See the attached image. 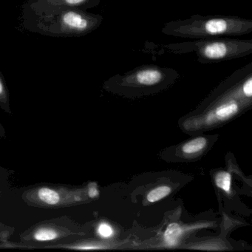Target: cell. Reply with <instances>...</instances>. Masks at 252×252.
<instances>
[{"label":"cell","instance_id":"obj_3","mask_svg":"<svg viewBox=\"0 0 252 252\" xmlns=\"http://www.w3.org/2000/svg\"><path fill=\"white\" fill-rule=\"evenodd\" d=\"M163 48L178 55L194 53L199 63L212 64L250 55L252 54V40L226 37L195 39L166 44Z\"/></svg>","mask_w":252,"mask_h":252},{"label":"cell","instance_id":"obj_15","mask_svg":"<svg viewBox=\"0 0 252 252\" xmlns=\"http://www.w3.org/2000/svg\"><path fill=\"white\" fill-rule=\"evenodd\" d=\"M98 234L102 237H109L113 234V229L111 226L106 222H101L98 225Z\"/></svg>","mask_w":252,"mask_h":252},{"label":"cell","instance_id":"obj_16","mask_svg":"<svg viewBox=\"0 0 252 252\" xmlns=\"http://www.w3.org/2000/svg\"><path fill=\"white\" fill-rule=\"evenodd\" d=\"M87 194L89 199H95L98 197L99 194V191L98 189V187L95 183H91L87 187Z\"/></svg>","mask_w":252,"mask_h":252},{"label":"cell","instance_id":"obj_9","mask_svg":"<svg viewBox=\"0 0 252 252\" xmlns=\"http://www.w3.org/2000/svg\"><path fill=\"white\" fill-rule=\"evenodd\" d=\"M0 108L8 114H12L10 104V92L3 74L0 70Z\"/></svg>","mask_w":252,"mask_h":252},{"label":"cell","instance_id":"obj_7","mask_svg":"<svg viewBox=\"0 0 252 252\" xmlns=\"http://www.w3.org/2000/svg\"><path fill=\"white\" fill-rule=\"evenodd\" d=\"M103 0H27L23 5V13L36 15L51 14L64 9L88 11L98 6Z\"/></svg>","mask_w":252,"mask_h":252},{"label":"cell","instance_id":"obj_1","mask_svg":"<svg viewBox=\"0 0 252 252\" xmlns=\"http://www.w3.org/2000/svg\"><path fill=\"white\" fill-rule=\"evenodd\" d=\"M104 17L81 9H64L36 15L23 13V26L32 33L51 37H82L100 27Z\"/></svg>","mask_w":252,"mask_h":252},{"label":"cell","instance_id":"obj_13","mask_svg":"<svg viewBox=\"0 0 252 252\" xmlns=\"http://www.w3.org/2000/svg\"><path fill=\"white\" fill-rule=\"evenodd\" d=\"M171 189L167 186H163L159 187L155 189L152 190L148 195H147V200L149 202L154 203V202L158 201L161 200L163 197H166L168 194H170Z\"/></svg>","mask_w":252,"mask_h":252},{"label":"cell","instance_id":"obj_18","mask_svg":"<svg viewBox=\"0 0 252 252\" xmlns=\"http://www.w3.org/2000/svg\"><path fill=\"white\" fill-rule=\"evenodd\" d=\"M1 196H2V192H1V190H0V198H1Z\"/></svg>","mask_w":252,"mask_h":252},{"label":"cell","instance_id":"obj_5","mask_svg":"<svg viewBox=\"0 0 252 252\" xmlns=\"http://www.w3.org/2000/svg\"><path fill=\"white\" fill-rule=\"evenodd\" d=\"M83 234V228L77 222L67 215H63L33 224L20 233V240L32 249H45L51 245L69 242L72 237Z\"/></svg>","mask_w":252,"mask_h":252},{"label":"cell","instance_id":"obj_6","mask_svg":"<svg viewBox=\"0 0 252 252\" xmlns=\"http://www.w3.org/2000/svg\"><path fill=\"white\" fill-rule=\"evenodd\" d=\"M178 76L179 73L172 67L144 64L125 74L116 75L106 85L123 89H158L172 83Z\"/></svg>","mask_w":252,"mask_h":252},{"label":"cell","instance_id":"obj_10","mask_svg":"<svg viewBox=\"0 0 252 252\" xmlns=\"http://www.w3.org/2000/svg\"><path fill=\"white\" fill-rule=\"evenodd\" d=\"M206 144L207 140L200 137L189 141L183 147L182 150L186 154H194L203 150L206 147Z\"/></svg>","mask_w":252,"mask_h":252},{"label":"cell","instance_id":"obj_4","mask_svg":"<svg viewBox=\"0 0 252 252\" xmlns=\"http://www.w3.org/2000/svg\"><path fill=\"white\" fill-rule=\"evenodd\" d=\"M21 198L29 206L45 209L71 207L89 200L87 187L53 184L32 186L23 191Z\"/></svg>","mask_w":252,"mask_h":252},{"label":"cell","instance_id":"obj_12","mask_svg":"<svg viewBox=\"0 0 252 252\" xmlns=\"http://www.w3.org/2000/svg\"><path fill=\"white\" fill-rule=\"evenodd\" d=\"M181 234V228L178 223L170 224L165 232V241L169 246H175L178 243Z\"/></svg>","mask_w":252,"mask_h":252},{"label":"cell","instance_id":"obj_19","mask_svg":"<svg viewBox=\"0 0 252 252\" xmlns=\"http://www.w3.org/2000/svg\"><path fill=\"white\" fill-rule=\"evenodd\" d=\"M0 1H1V0H0Z\"/></svg>","mask_w":252,"mask_h":252},{"label":"cell","instance_id":"obj_2","mask_svg":"<svg viewBox=\"0 0 252 252\" xmlns=\"http://www.w3.org/2000/svg\"><path fill=\"white\" fill-rule=\"evenodd\" d=\"M161 32L166 36L191 39L240 36L252 33V20L234 16L194 14L165 23Z\"/></svg>","mask_w":252,"mask_h":252},{"label":"cell","instance_id":"obj_17","mask_svg":"<svg viewBox=\"0 0 252 252\" xmlns=\"http://www.w3.org/2000/svg\"><path fill=\"white\" fill-rule=\"evenodd\" d=\"M6 138V131L2 125V122L0 120V138Z\"/></svg>","mask_w":252,"mask_h":252},{"label":"cell","instance_id":"obj_11","mask_svg":"<svg viewBox=\"0 0 252 252\" xmlns=\"http://www.w3.org/2000/svg\"><path fill=\"white\" fill-rule=\"evenodd\" d=\"M238 111V105L234 101H229L226 104H222L217 108L216 114L220 119L231 117Z\"/></svg>","mask_w":252,"mask_h":252},{"label":"cell","instance_id":"obj_8","mask_svg":"<svg viewBox=\"0 0 252 252\" xmlns=\"http://www.w3.org/2000/svg\"><path fill=\"white\" fill-rule=\"evenodd\" d=\"M14 232V228L3 223H0V249H32L28 245L9 241L10 237Z\"/></svg>","mask_w":252,"mask_h":252},{"label":"cell","instance_id":"obj_14","mask_svg":"<svg viewBox=\"0 0 252 252\" xmlns=\"http://www.w3.org/2000/svg\"><path fill=\"white\" fill-rule=\"evenodd\" d=\"M215 184L225 192H229L231 187V175L226 172H218L215 176Z\"/></svg>","mask_w":252,"mask_h":252}]
</instances>
